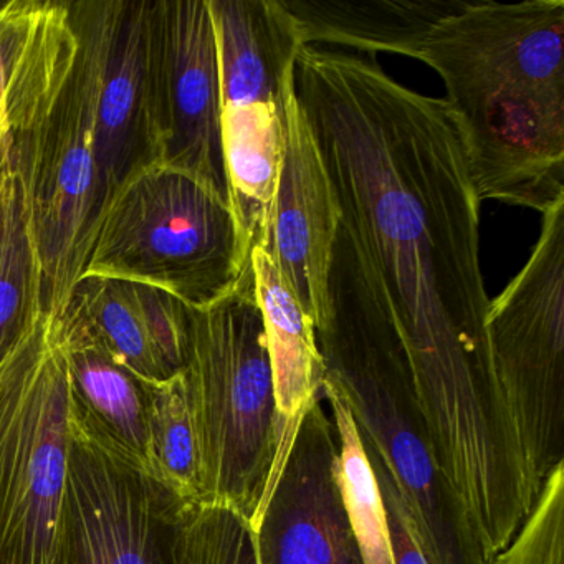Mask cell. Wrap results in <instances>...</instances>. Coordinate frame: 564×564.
I'll return each mask as SVG.
<instances>
[{"label": "cell", "mask_w": 564, "mask_h": 564, "mask_svg": "<svg viewBox=\"0 0 564 564\" xmlns=\"http://www.w3.org/2000/svg\"><path fill=\"white\" fill-rule=\"evenodd\" d=\"M293 90L339 224L398 329L438 465L468 517L505 513L527 475L488 349L481 203L444 100L372 55L319 47L300 51Z\"/></svg>", "instance_id": "6da1fadb"}, {"label": "cell", "mask_w": 564, "mask_h": 564, "mask_svg": "<svg viewBox=\"0 0 564 564\" xmlns=\"http://www.w3.org/2000/svg\"><path fill=\"white\" fill-rule=\"evenodd\" d=\"M564 0L471 2L417 61L437 72L478 200L544 214L564 199Z\"/></svg>", "instance_id": "7a4b0ae2"}, {"label": "cell", "mask_w": 564, "mask_h": 564, "mask_svg": "<svg viewBox=\"0 0 564 564\" xmlns=\"http://www.w3.org/2000/svg\"><path fill=\"white\" fill-rule=\"evenodd\" d=\"M323 386L345 401L427 564H490L432 447L408 356L355 243L336 236L326 312L316 329Z\"/></svg>", "instance_id": "3957f363"}, {"label": "cell", "mask_w": 564, "mask_h": 564, "mask_svg": "<svg viewBox=\"0 0 564 564\" xmlns=\"http://www.w3.org/2000/svg\"><path fill=\"white\" fill-rule=\"evenodd\" d=\"M183 376L199 447V501L234 508L253 527L290 447L252 263L229 295L191 308Z\"/></svg>", "instance_id": "277c9868"}, {"label": "cell", "mask_w": 564, "mask_h": 564, "mask_svg": "<svg viewBox=\"0 0 564 564\" xmlns=\"http://www.w3.org/2000/svg\"><path fill=\"white\" fill-rule=\"evenodd\" d=\"M249 262L227 204L187 174L150 164L115 191L82 276L144 283L203 310L232 292Z\"/></svg>", "instance_id": "5b68a950"}, {"label": "cell", "mask_w": 564, "mask_h": 564, "mask_svg": "<svg viewBox=\"0 0 564 564\" xmlns=\"http://www.w3.org/2000/svg\"><path fill=\"white\" fill-rule=\"evenodd\" d=\"M70 376L42 315L0 361V564H47L70 457Z\"/></svg>", "instance_id": "8992f818"}, {"label": "cell", "mask_w": 564, "mask_h": 564, "mask_svg": "<svg viewBox=\"0 0 564 564\" xmlns=\"http://www.w3.org/2000/svg\"><path fill=\"white\" fill-rule=\"evenodd\" d=\"M491 368L534 495L564 464V199L543 214L523 269L490 300Z\"/></svg>", "instance_id": "52a82bcc"}, {"label": "cell", "mask_w": 564, "mask_h": 564, "mask_svg": "<svg viewBox=\"0 0 564 564\" xmlns=\"http://www.w3.org/2000/svg\"><path fill=\"white\" fill-rule=\"evenodd\" d=\"M187 503L74 395L67 485L47 564H177Z\"/></svg>", "instance_id": "ba28073f"}, {"label": "cell", "mask_w": 564, "mask_h": 564, "mask_svg": "<svg viewBox=\"0 0 564 564\" xmlns=\"http://www.w3.org/2000/svg\"><path fill=\"white\" fill-rule=\"evenodd\" d=\"M42 310L58 322L82 279L105 204L95 156L94 68L78 41L67 85L41 127L15 148Z\"/></svg>", "instance_id": "9c48e42d"}, {"label": "cell", "mask_w": 564, "mask_h": 564, "mask_svg": "<svg viewBox=\"0 0 564 564\" xmlns=\"http://www.w3.org/2000/svg\"><path fill=\"white\" fill-rule=\"evenodd\" d=\"M148 75L154 164L187 174L230 207L219 54L207 0L150 2Z\"/></svg>", "instance_id": "30bf717a"}, {"label": "cell", "mask_w": 564, "mask_h": 564, "mask_svg": "<svg viewBox=\"0 0 564 564\" xmlns=\"http://www.w3.org/2000/svg\"><path fill=\"white\" fill-rule=\"evenodd\" d=\"M70 12L94 68L95 156L107 209L127 177L154 164L148 75L150 2H75Z\"/></svg>", "instance_id": "8fae6325"}, {"label": "cell", "mask_w": 564, "mask_h": 564, "mask_svg": "<svg viewBox=\"0 0 564 564\" xmlns=\"http://www.w3.org/2000/svg\"><path fill=\"white\" fill-rule=\"evenodd\" d=\"M338 441L325 399L303 415L257 523L259 564H365L336 475Z\"/></svg>", "instance_id": "7c38bea8"}, {"label": "cell", "mask_w": 564, "mask_h": 564, "mask_svg": "<svg viewBox=\"0 0 564 564\" xmlns=\"http://www.w3.org/2000/svg\"><path fill=\"white\" fill-rule=\"evenodd\" d=\"M338 200L295 90L286 105L282 164L260 249L315 329L326 312V286L338 234Z\"/></svg>", "instance_id": "4fadbf2b"}, {"label": "cell", "mask_w": 564, "mask_h": 564, "mask_svg": "<svg viewBox=\"0 0 564 564\" xmlns=\"http://www.w3.org/2000/svg\"><path fill=\"white\" fill-rule=\"evenodd\" d=\"M191 308L176 296L130 280L82 276L57 326L78 336L147 382L183 372Z\"/></svg>", "instance_id": "5bb4252c"}, {"label": "cell", "mask_w": 564, "mask_h": 564, "mask_svg": "<svg viewBox=\"0 0 564 564\" xmlns=\"http://www.w3.org/2000/svg\"><path fill=\"white\" fill-rule=\"evenodd\" d=\"M77 55L70 4L0 2V141L25 140L41 127Z\"/></svg>", "instance_id": "9a60e30c"}, {"label": "cell", "mask_w": 564, "mask_h": 564, "mask_svg": "<svg viewBox=\"0 0 564 564\" xmlns=\"http://www.w3.org/2000/svg\"><path fill=\"white\" fill-rule=\"evenodd\" d=\"M303 47L313 44L417 61L432 29L460 11L462 0H282Z\"/></svg>", "instance_id": "2e32d148"}, {"label": "cell", "mask_w": 564, "mask_h": 564, "mask_svg": "<svg viewBox=\"0 0 564 564\" xmlns=\"http://www.w3.org/2000/svg\"><path fill=\"white\" fill-rule=\"evenodd\" d=\"M250 263L265 325L276 409L286 445L292 447L303 415L323 395L325 366L315 325L283 282L272 259L260 247H253Z\"/></svg>", "instance_id": "e0dca14e"}, {"label": "cell", "mask_w": 564, "mask_h": 564, "mask_svg": "<svg viewBox=\"0 0 564 564\" xmlns=\"http://www.w3.org/2000/svg\"><path fill=\"white\" fill-rule=\"evenodd\" d=\"M18 143L6 154L0 173V361L45 315L18 167Z\"/></svg>", "instance_id": "ac0fdd59"}, {"label": "cell", "mask_w": 564, "mask_h": 564, "mask_svg": "<svg viewBox=\"0 0 564 564\" xmlns=\"http://www.w3.org/2000/svg\"><path fill=\"white\" fill-rule=\"evenodd\" d=\"M58 328V326H57ZM67 358L75 399L117 438L144 462L147 444V381L115 361L104 349L58 329Z\"/></svg>", "instance_id": "d6986e66"}, {"label": "cell", "mask_w": 564, "mask_h": 564, "mask_svg": "<svg viewBox=\"0 0 564 564\" xmlns=\"http://www.w3.org/2000/svg\"><path fill=\"white\" fill-rule=\"evenodd\" d=\"M323 399L332 414L338 441L336 475L339 491L362 561L365 564H395L384 498L358 425L348 405L333 389L323 386Z\"/></svg>", "instance_id": "ffe728a7"}, {"label": "cell", "mask_w": 564, "mask_h": 564, "mask_svg": "<svg viewBox=\"0 0 564 564\" xmlns=\"http://www.w3.org/2000/svg\"><path fill=\"white\" fill-rule=\"evenodd\" d=\"M144 464L154 477L189 503L199 501V447L183 372L147 382Z\"/></svg>", "instance_id": "44dd1931"}, {"label": "cell", "mask_w": 564, "mask_h": 564, "mask_svg": "<svg viewBox=\"0 0 564 564\" xmlns=\"http://www.w3.org/2000/svg\"><path fill=\"white\" fill-rule=\"evenodd\" d=\"M177 564H259L252 524L234 508L187 503L177 528Z\"/></svg>", "instance_id": "7402d4cb"}, {"label": "cell", "mask_w": 564, "mask_h": 564, "mask_svg": "<svg viewBox=\"0 0 564 564\" xmlns=\"http://www.w3.org/2000/svg\"><path fill=\"white\" fill-rule=\"evenodd\" d=\"M490 564H564V464L544 480L513 540Z\"/></svg>", "instance_id": "603a6c76"}, {"label": "cell", "mask_w": 564, "mask_h": 564, "mask_svg": "<svg viewBox=\"0 0 564 564\" xmlns=\"http://www.w3.org/2000/svg\"><path fill=\"white\" fill-rule=\"evenodd\" d=\"M15 138H8V140L2 141L0 143V173H2V164H4L6 154H8V151L11 150L12 144L15 143Z\"/></svg>", "instance_id": "cb8c5ba5"}]
</instances>
